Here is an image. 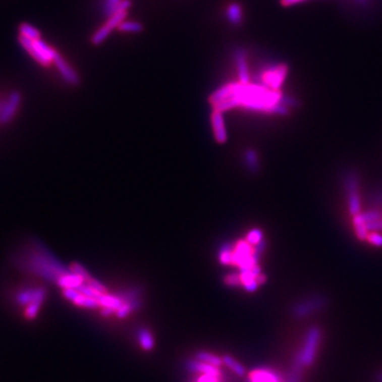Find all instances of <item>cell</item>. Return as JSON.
Masks as SVG:
<instances>
[{
  "instance_id": "obj_18",
  "label": "cell",
  "mask_w": 382,
  "mask_h": 382,
  "mask_svg": "<svg viewBox=\"0 0 382 382\" xmlns=\"http://www.w3.org/2000/svg\"><path fill=\"white\" fill-rule=\"evenodd\" d=\"M101 307H108L117 311L118 309L123 305V301L119 296L115 295H108L106 293L101 294V296L98 298Z\"/></svg>"
},
{
  "instance_id": "obj_24",
  "label": "cell",
  "mask_w": 382,
  "mask_h": 382,
  "mask_svg": "<svg viewBox=\"0 0 382 382\" xmlns=\"http://www.w3.org/2000/svg\"><path fill=\"white\" fill-rule=\"evenodd\" d=\"M244 158H245L247 168L253 172L258 171V169H259V160H258L257 152L255 150H252V149L246 150L244 154Z\"/></svg>"
},
{
  "instance_id": "obj_34",
  "label": "cell",
  "mask_w": 382,
  "mask_h": 382,
  "mask_svg": "<svg viewBox=\"0 0 382 382\" xmlns=\"http://www.w3.org/2000/svg\"><path fill=\"white\" fill-rule=\"evenodd\" d=\"M70 272L74 273V274H77L79 276H81L82 278H84V281L87 282L90 280V276L88 274V272L84 269L83 266L80 265L79 263H74L71 266H70Z\"/></svg>"
},
{
  "instance_id": "obj_23",
  "label": "cell",
  "mask_w": 382,
  "mask_h": 382,
  "mask_svg": "<svg viewBox=\"0 0 382 382\" xmlns=\"http://www.w3.org/2000/svg\"><path fill=\"white\" fill-rule=\"evenodd\" d=\"M72 303H74L77 306H79V307H85V308H89V309L101 307L97 298L87 297V296L81 294V293L78 295V297Z\"/></svg>"
},
{
  "instance_id": "obj_40",
  "label": "cell",
  "mask_w": 382,
  "mask_h": 382,
  "mask_svg": "<svg viewBox=\"0 0 382 382\" xmlns=\"http://www.w3.org/2000/svg\"><path fill=\"white\" fill-rule=\"evenodd\" d=\"M242 286L244 287V289H245V290H246L247 292H255V291L257 290L258 286H259V284H258L257 278H256V280H253V281L247 282V283L243 284Z\"/></svg>"
},
{
  "instance_id": "obj_36",
  "label": "cell",
  "mask_w": 382,
  "mask_h": 382,
  "mask_svg": "<svg viewBox=\"0 0 382 382\" xmlns=\"http://www.w3.org/2000/svg\"><path fill=\"white\" fill-rule=\"evenodd\" d=\"M224 283L230 286V287H238L241 284V277H240V274L238 273H233V274H229L227 276H225L224 278Z\"/></svg>"
},
{
  "instance_id": "obj_2",
  "label": "cell",
  "mask_w": 382,
  "mask_h": 382,
  "mask_svg": "<svg viewBox=\"0 0 382 382\" xmlns=\"http://www.w3.org/2000/svg\"><path fill=\"white\" fill-rule=\"evenodd\" d=\"M321 338H322L321 328L317 326H312L309 328L305 338L304 345L302 349L298 352L294 360V363L301 365L302 367H307V366L312 365L316 357L319 343H321Z\"/></svg>"
},
{
  "instance_id": "obj_29",
  "label": "cell",
  "mask_w": 382,
  "mask_h": 382,
  "mask_svg": "<svg viewBox=\"0 0 382 382\" xmlns=\"http://www.w3.org/2000/svg\"><path fill=\"white\" fill-rule=\"evenodd\" d=\"M118 29L120 31H123V32H134V33H137V32H140V31L142 30V26L141 24L137 23V22H122Z\"/></svg>"
},
{
  "instance_id": "obj_33",
  "label": "cell",
  "mask_w": 382,
  "mask_h": 382,
  "mask_svg": "<svg viewBox=\"0 0 382 382\" xmlns=\"http://www.w3.org/2000/svg\"><path fill=\"white\" fill-rule=\"evenodd\" d=\"M122 0H105L104 3V12L110 17L117 12V9Z\"/></svg>"
},
{
  "instance_id": "obj_8",
  "label": "cell",
  "mask_w": 382,
  "mask_h": 382,
  "mask_svg": "<svg viewBox=\"0 0 382 382\" xmlns=\"http://www.w3.org/2000/svg\"><path fill=\"white\" fill-rule=\"evenodd\" d=\"M287 75V68L285 66H278L264 72L262 76L263 83L270 86L273 90H277L281 87Z\"/></svg>"
},
{
  "instance_id": "obj_19",
  "label": "cell",
  "mask_w": 382,
  "mask_h": 382,
  "mask_svg": "<svg viewBox=\"0 0 382 382\" xmlns=\"http://www.w3.org/2000/svg\"><path fill=\"white\" fill-rule=\"evenodd\" d=\"M140 305H141V302L139 298H135V299H132V301L130 302L123 303V305L116 311V315L119 318H126L131 312L136 311L140 307Z\"/></svg>"
},
{
  "instance_id": "obj_35",
  "label": "cell",
  "mask_w": 382,
  "mask_h": 382,
  "mask_svg": "<svg viewBox=\"0 0 382 382\" xmlns=\"http://www.w3.org/2000/svg\"><path fill=\"white\" fill-rule=\"evenodd\" d=\"M361 215H362V218L365 223L382 219V212L378 210H369L365 212H361Z\"/></svg>"
},
{
  "instance_id": "obj_16",
  "label": "cell",
  "mask_w": 382,
  "mask_h": 382,
  "mask_svg": "<svg viewBox=\"0 0 382 382\" xmlns=\"http://www.w3.org/2000/svg\"><path fill=\"white\" fill-rule=\"evenodd\" d=\"M137 338H138V342L142 349L144 350H152L155 346V342H154V338L152 334L150 333V330L147 328H140L138 329L137 333Z\"/></svg>"
},
{
  "instance_id": "obj_15",
  "label": "cell",
  "mask_w": 382,
  "mask_h": 382,
  "mask_svg": "<svg viewBox=\"0 0 382 382\" xmlns=\"http://www.w3.org/2000/svg\"><path fill=\"white\" fill-rule=\"evenodd\" d=\"M233 95H234V83H230L218 88L214 92H212V95L209 98V101L213 106L215 104H218V103L222 102L223 100L233 97Z\"/></svg>"
},
{
  "instance_id": "obj_7",
  "label": "cell",
  "mask_w": 382,
  "mask_h": 382,
  "mask_svg": "<svg viewBox=\"0 0 382 382\" xmlns=\"http://www.w3.org/2000/svg\"><path fill=\"white\" fill-rule=\"evenodd\" d=\"M53 63L58 67L62 78H63L67 82V83H69L71 85H78L79 84L80 80H79L78 74L67 64V62L63 58H62V56L60 53H58V52L56 53L54 59H53Z\"/></svg>"
},
{
  "instance_id": "obj_45",
  "label": "cell",
  "mask_w": 382,
  "mask_h": 382,
  "mask_svg": "<svg viewBox=\"0 0 382 382\" xmlns=\"http://www.w3.org/2000/svg\"><path fill=\"white\" fill-rule=\"evenodd\" d=\"M379 381H380V382H382V374H381V375L379 376Z\"/></svg>"
},
{
  "instance_id": "obj_10",
  "label": "cell",
  "mask_w": 382,
  "mask_h": 382,
  "mask_svg": "<svg viewBox=\"0 0 382 382\" xmlns=\"http://www.w3.org/2000/svg\"><path fill=\"white\" fill-rule=\"evenodd\" d=\"M211 125L213 128L215 140L220 143L225 142L227 140V132L225 129V123L221 112L213 111L211 115Z\"/></svg>"
},
{
  "instance_id": "obj_3",
  "label": "cell",
  "mask_w": 382,
  "mask_h": 382,
  "mask_svg": "<svg viewBox=\"0 0 382 382\" xmlns=\"http://www.w3.org/2000/svg\"><path fill=\"white\" fill-rule=\"evenodd\" d=\"M19 42L27 52L43 66H49L53 62L57 51L40 38L30 39L19 35Z\"/></svg>"
},
{
  "instance_id": "obj_17",
  "label": "cell",
  "mask_w": 382,
  "mask_h": 382,
  "mask_svg": "<svg viewBox=\"0 0 382 382\" xmlns=\"http://www.w3.org/2000/svg\"><path fill=\"white\" fill-rule=\"evenodd\" d=\"M36 288H23L16 293L15 299L18 305L20 306H28L31 304V302L33 301L34 295H35Z\"/></svg>"
},
{
  "instance_id": "obj_26",
  "label": "cell",
  "mask_w": 382,
  "mask_h": 382,
  "mask_svg": "<svg viewBox=\"0 0 382 382\" xmlns=\"http://www.w3.org/2000/svg\"><path fill=\"white\" fill-rule=\"evenodd\" d=\"M19 35L25 36L30 39H37L40 38V34L38 32V30H36L34 27L28 24H24L20 26L19 28Z\"/></svg>"
},
{
  "instance_id": "obj_13",
  "label": "cell",
  "mask_w": 382,
  "mask_h": 382,
  "mask_svg": "<svg viewBox=\"0 0 382 382\" xmlns=\"http://www.w3.org/2000/svg\"><path fill=\"white\" fill-rule=\"evenodd\" d=\"M84 283H85L84 278H82L81 276L71 272H67L62 275L56 284L62 289H68V288H77Z\"/></svg>"
},
{
  "instance_id": "obj_38",
  "label": "cell",
  "mask_w": 382,
  "mask_h": 382,
  "mask_svg": "<svg viewBox=\"0 0 382 382\" xmlns=\"http://www.w3.org/2000/svg\"><path fill=\"white\" fill-rule=\"evenodd\" d=\"M87 284H88L92 289H95V290H96L97 292H99V293H101V294L106 293V288H105L104 286H103L101 283H99L98 281L94 280V278H90L89 281H87Z\"/></svg>"
},
{
  "instance_id": "obj_4",
  "label": "cell",
  "mask_w": 382,
  "mask_h": 382,
  "mask_svg": "<svg viewBox=\"0 0 382 382\" xmlns=\"http://www.w3.org/2000/svg\"><path fill=\"white\" fill-rule=\"evenodd\" d=\"M348 198V209L353 216L361 213V200L359 195V181L355 172H349L344 180Z\"/></svg>"
},
{
  "instance_id": "obj_32",
  "label": "cell",
  "mask_w": 382,
  "mask_h": 382,
  "mask_svg": "<svg viewBox=\"0 0 382 382\" xmlns=\"http://www.w3.org/2000/svg\"><path fill=\"white\" fill-rule=\"evenodd\" d=\"M232 255H233V251L231 250V246L229 244L223 245L219 255L220 261L223 264H232Z\"/></svg>"
},
{
  "instance_id": "obj_28",
  "label": "cell",
  "mask_w": 382,
  "mask_h": 382,
  "mask_svg": "<svg viewBox=\"0 0 382 382\" xmlns=\"http://www.w3.org/2000/svg\"><path fill=\"white\" fill-rule=\"evenodd\" d=\"M111 31L112 30L106 25L101 27L97 31V32L94 34V36H92V38H91L92 44H94V45H100L101 43L104 42V40L107 38V36L110 35Z\"/></svg>"
},
{
  "instance_id": "obj_9",
  "label": "cell",
  "mask_w": 382,
  "mask_h": 382,
  "mask_svg": "<svg viewBox=\"0 0 382 382\" xmlns=\"http://www.w3.org/2000/svg\"><path fill=\"white\" fill-rule=\"evenodd\" d=\"M46 295H47V292H46V289L43 288V287H39V288H36V291H35V295H34V298L33 301L31 302V304H29L26 308L25 310V316L28 318V319H33L36 317V315L38 314V311L40 307H42L45 298H46Z\"/></svg>"
},
{
  "instance_id": "obj_1",
  "label": "cell",
  "mask_w": 382,
  "mask_h": 382,
  "mask_svg": "<svg viewBox=\"0 0 382 382\" xmlns=\"http://www.w3.org/2000/svg\"><path fill=\"white\" fill-rule=\"evenodd\" d=\"M19 262L27 272L36 274L49 282L57 283L62 275L67 273L65 267L51 256L47 249L36 243L32 249L26 252L25 258Z\"/></svg>"
},
{
  "instance_id": "obj_44",
  "label": "cell",
  "mask_w": 382,
  "mask_h": 382,
  "mask_svg": "<svg viewBox=\"0 0 382 382\" xmlns=\"http://www.w3.org/2000/svg\"><path fill=\"white\" fill-rule=\"evenodd\" d=\"M297 2H299V0H283V3L285 4V5H292V4H295V3H297Z\"/></svg>"
},
{
  "instance_id": "obj_14",
  "label": "cell",
  "mask_w": 382,
  "mask_h": 382,
  "mask_svg": "<svg viewBox=\"0 0 382 382\" xmlns=\"http://www.w3.org/2000/svg\"><path fill=\"white\" fill-rule=\"evenodd\" d=\"M249 382H281V380L271 370L257 369L251 373Z\"/></svg>"
},
{
  "instance_id": "obj_21",
  "label": "cell",
  "mask_w": 382,
  "mask_h": 382,
  "mask_svg": "<svg viewBox=\"0 0 382 382\" xmlns=\"http://www.w3.org/2000/svg\"><path fill=\"white\" fill-rule=\"evenodd\" d=\"M222 359H223V364H225L230 369H232L236 375H238L239 377H242L245 375L246 373L245 367L240 362H238V361L235 360L232 356L225 355L222 357Z\"/></svg>"
},
{
  "instance_id": "obj_25",
  "label": "cell",
  "mask_w": 382,
  "mask_h": 382,
  "mask_svg": "<svg viewBox=\"0 0 382 382\" xmlns=\"http://www.w3.org/2000/svg\"><path fill=\"white\" fill-rule=\"evenodd\" d=\"M227 17H229L230 22L234 25L240 24L242 19V11L241 7L237 4H233L227 9Z\"/></svg>"
},
{
  "instance_id": "obj_22",
  "label": "cell",
  "mask_w": 382,
  "mask_h": 382,
  "mask_svg": "<svg viewBox=\"0 0 382 382\" xmlns=\"http://www.w3.org/2000/svg\"><path fill=\"white\" fill-rule=\"evenodd\" d=\"M195 358L202 361V362H205L216 367H220L223 364V359L221 357H218L216 355H213L208 352H198L197 354H195Z\"/></svg>"
},
{
  "instance_id": "obj_20",
  "label": "cell",
  "mask_w": 382,
  "mask_h": 382,
  "mask_svg": "<svg viewBox=\"0 0 382 382\" xmlns=\"http://www.w3.org/2000/svg\"><path fill=\"white\" fill-rule=\"evenodd\" d=\"M353 223H354L355 232H356V235L358 237V239L361 240V241H365L367 239L368 232L366 230L365 222H364V220L362 218V215H361V213H359V214H357V215L354 216Z\"/></svg>"
},
{
  "instance_id": "obj_41",
  "label": "cell",
  "mask_w": 382,
  "mask_h": 382,
  "mask_svg": "<svg viewBox=\"0 0 382 382\" xmlns=\"http://www.w3.org/2000/svg\"><path fill=\"white\" fill-rule=\"evenodd\" d=\"M198 382H219V377L211 376V375H202Z\"/></svg>"
},
{
  "instance_id": "obj_11",
  "label": "cell",
  "mask_w": 382,
  "mask_h": 382,
  "mask_svg": "<svg viewBox=\"0 0 382 382\" xmlns=\"http://www.w3.org/2000/svg\"><path fill=\"white\" fill-rule=\"evenodd\" d=\"M187 368L192 373H199L202 375H211V376H220L219 367L202 362L200 360H189L187 362Z\"/></svg>"
},
{
  "instance_id": "obj_31",
  "label": "cell",
  "mask_w": 382,
  "mask_h": 382,
  "mask_svg": "<svg viewBox=\"0 0 382 382\" xmlns=\"http://www.w3.org/2000/svg\"><path fill=\"white\" fill-rule=\"evenodd\" d=\"M76 289H77V290H78L81 294H83V295H85V296H87V297H94V298H97V299H98V298L101 296V293L97 292V291L95 290V289H92L88 284L85 285V283H84V284H82V285H80V286L77 287Z\"/></svg>"
},
{
  "instance_id": "obj_43",
  "label": "cell",
  "mask_w": 382,
  "mask_h": 382,
  "mask_svg": "<svg viewBox=\"0 0 382 382\" xmlns=\"http://www.w3.org/2000/svg\"><path fill=\"white\" fill-rule=\"evenodd\" d=\"M257 282H258V284H259V285H262V284H264L266 282V277L264 275L260 274L259 276L257 277Z\"/></svg>"
},
{
  "instance_id": "obj_37",
  "label": "cell",
  "mask_w": 382,
  "mask_h": 382,
  "mask_svg": "<svg viewBox=\"0 0 382 382\" xmlns=\"http://www.w3.org/2000/svg\"><path fill=\"white\" fill-rule=\"evenodd\" d=\"M370 244H373L378 247H382V235L376 232H371L367 235V239H366Z\"/></svg>"
},
{
  "instance_id": "obj_30",
  "label": "cell",
  "mask_w": 382,
  "mask_h": 382,
  "mask_svg": "<svg viewBox=\"0 0 382 382\" xmlns=\"http://www.w3.org/2000/svg\"><path fill=\"white\" fill-rule=\"evenodd\" d=\"M263 240V233L259 229L252 230L246 236V241L252 245H256Z\"/></svg>"
},
{
  "instance_id": "obj_12",
  "label": "cell",
  "mask_w": 382,
  "mask_h": 382,
  "mask_svg": "<svg viewBox=\"0 0 382 382\" xmlns=\"http://www.w3.org/2000/svg\"><path fill=\"white\" fill-rule=\"evenodd\" d=\"M236 65L237 70H238L239 81L242 84H249V70H247V64H246V56L243 50L239 49L236 52Z\"/></svg>"
},
{
  "instance_id": "obj_6",
  "label": "cell",
  "mask_w": 382,
  "mask_h": 382,
  "mask_svg": "<svg viewBox=\"0 0 382 382\" xmlns=\"http://www.w3.org/2000/svg\"><path fill=\"white\" fill-rule=\"evenodd\" d=\"M325 304L326 302L323 296H314L295 305L292 309V313L297 318H304L313 312L318 311L319 309L325 306Z\"/></svg>"
},
{
  "instance_id": "obj_27",
  "label": "cell",
  "mask_w": 382,
  "mask_h": 382,
  "mask_svg": "<svg viewBox=\"0 0 382 382\" xmlns=\"http://www.w3.org/2000/svg\"><path fill=\"white\" fill-rule=\"evenodd\" d=\"M126 16H127V11H117L115 14H113V15L108 18L107 23H106L105 25H106L111 30L115 29V28H118L119 25H120L122 22H125Z\"/></svg>"
},
{
  "instance_id": "obj_39",
  "label": "cell",
  "mask_w": 382,
  "mask_h": 382,
  "mask_svg": "<svg viewBox=\"0 0 382 382\" xmlns=\"http://www.w3.org/2000/svg\"><path fill=\"white\" fill-rule=\"evenodd\" d=\"M367 232H379L382 231V219L365 223Z\"/></svg>"
},
{
  "instance_id": "obj_5",
  "label": "cell",
  "mask_w": 382,
  "mask_h": 382,
  "mask_svg": "<svg viewBox=\"0 0 382 382\" xmlns=\"http://www.w3.org/2000/svg\"><path fill=\"white\" fill-rule=\"evenodd\" d=\"M20 103H22L20 92L17 90L10 92V95L4 103L2 111H0V123L2 125H9L16 117Z\"/></svg>"
},
{
  "instance_id": "obj_42",
  "label": "cell",
  "mask_w": 382,
  "mask_h": 382,
  "mask_svg": "<svg viewBox=\"0 0 382 382\" xmlns=\"http://www.w3.org/2000/svg\"><path fill=\"white\" fill-rule=\"evenodd\" d=\"M114 312H116V311L114 310V309L108 308V307H103V308H102V310H101V314H102L103 316H110V315L113 314Z\"/></svg>"
}]
</instances>
